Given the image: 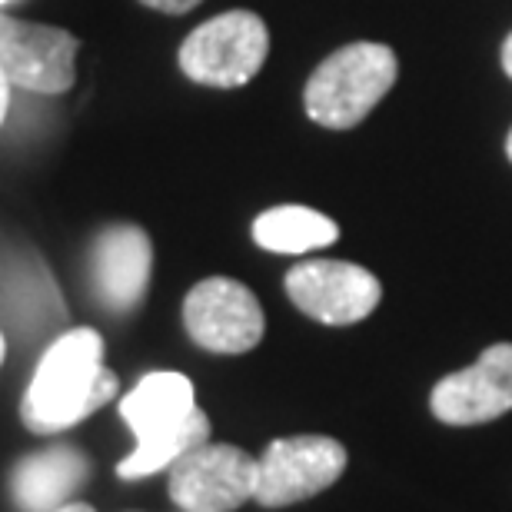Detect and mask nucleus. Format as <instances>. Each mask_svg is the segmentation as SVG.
<instances>
[{"mask_svg": "<svg viewBox=\"0 0 512 512\" xmlns=\"http://www.w3.org/2000/svg\"><path fill=\"white\" fill-rule=\"evenodd\" d=\"M117 376L104 366V336L90 326H77L54 336L30 380L20 419L34 433H60L117 396Z\"/></svg>", "mask_w": 512, "mask_h": 512, "instance_id": "obj_1", "label": "nucleus"}, {"mask_svg": "<svg viewBox=\"0 0 512 512\" xmlns=\"http://www.w3.org/2000/svg\"><path fill=\"white\" fill-rule=\"evenodd\" d=\"M120 416L137 436L133 453L117 466L120 479L163 473L190 449L210 443V416L197 406L193 383L183 373H147L120 399Z\"/></svg>", "mask_w": 512, "mask_h": 512, "instance_id": "obj_2", "label": "nucleus"}, {"mask_svg": "<svg viewBox=\"0 0 512 512\" xmlns=\"http://www.w3.org/2000/svg\"><path fill=\"white\" fill-rule=\"evenodd\" d=\"M396 70V54L386 44L360 40L333 50L306 80V117L326 130L356 127L393 90Z\"/></svg>", "mask_w": 512, "mask_h": 512, "instance_id": "obj_3", "label": "nucleus"}, {"mask_svg": "<svg viewBox=\"0 0 512 512\" xmlns=\"http://www.w3.org/2000/svg\"><path fill=\"white\" fill-rule=\"evenodd\" d=\"M270 54V30L250 10L210 17L180 44V70L203 87H243L260 74Z\"/></svg>", "mask_w": 512, "mask_h": 512, "instance_id": "obj_4", "label": "nucleus"}, {"mask_svg": "<svg viewBox=\"0 0 512 512\" xmlns=\"http://www.w3.org/2000/svg\"><path fill=\"white\" fill-rule=\"evenodd\" d=\"M260 459L227 443H203L170 466V499L183 512H233L256 499Z\"/></svg>", "mask_w": 512, "mask_h": 512, "instance_id": "obj_5", "label": "nucleus"}, {"mask_svg": "<svg viewBox=\"0 0 512 512\" xmlns=\"http://www.w3.org/2000/svg\"><path fill=\"white\" fill-rule=\"evenodd\" d=\"M346 469V449L330 436L273 439L260 456L256 503L283 509L326 493Z\"/></svg>", "mask_w": 512, "mask_h": 512, "instance_id": "obj_6", "label": "nucleus"}, {"mask_svg": "<svg viewBox=\"0 0 512 512\" xmlns=\"http://www.w3.org/2000/svg\"><path fill=\"white\" fill-rule=\"evenodd\" d=\"M183 326L190 340L210 353H247L263 340V306L240 280L210 276L183 300Z\"/></svg>", "mask_w": 512, "mask_h": 512, "instance_id": "obj_7", "label": "nucleus"}, {"mask_svg": "<svg viewBox=\"0 0 512 512\" xmlns=\"http://www.w3.org/2000/svg\"><path fill=\"white\" fill-rule=\"evenodd\" d=\"M283 286L296 310L326 326H350L366 320L383 296L380 280L366 266L346 260L296 263L286 273Z\"/></svg>", "mask_w": 512, "mask_h": 512, "instance_id": "obj_8", "label": "nucleus"}, {"mask_svg": "<svg viewBox=\"0 0 512 512\" xmlns=\"http://www.w3.org/2000/svg\"><path fill=\"white\" fill-rule=\"evenodd\" d=\"M77 37L60 27L4 17L0 24V67L4 80L30 94L57 97L74 87Z\"/></svg>", "mask_w": 512, "mask_h": 512, "instance_id": "obj_9", "label": "nucleus"}, {"mask_svg": "<svg viewBox=\"0 0 512 512\" xmlns=\"http://www.w3.org/2000/svg\"><path fill=\"white\" fill-rule=\"evenodd\" d=\"M429 409L446 426H479L506 416L512 409V343L486 346L473 366L443 376Z\"/></svg>", "mask_w": 512, "mask_h": 512, "instance_id": "obj_10", "label": "nucleus"}, {"mask_svg": "<svg viewBox=\"0 0 512 512\" xmlns=\"http://www.w3.org/2000/svg\"><path fill=\"white\" fill-rule=\"evenodd\" d=\"M153 270L150 237L133 223H110L90 247V280L94 296L110 313L137 310L147 296Z\"/></svg>", "mask_w": 512, "mask_h": 512, "instance_id": "obj_11", "label": "nucleus"}, {"mask_svg": "<svg viewBox=\"0 0 512 512\" xmlns=\"http://www.w3.org/2000/svg\"><path fill=\"white\" fill-rule=\"evenodd\" d=\"M4 316L7 333L20 343H34L50 336L64 323V303H60L57 283L50 280L44 260L30 253H17L4 270Z\"/></svg>", "mask_w": 512, "mask_h": 512, "instance_id": "obj_12", "label": "nucleus"}, {"mask_svg": "<svg viewBox=\"0 0 512 512\" xmlns=\"http://www.w3.org/2000/svg\"><path fill=\"white\" fill-rule=\"evenodd\" d=\"M90 463L74 446H50L30 453L14 469V499L24 512H54L87 479Z\"/></svg>", "mask_w": 512, "mask_h": 512, "instance_id": "obj_13", "label": "nucleus"}, {"mask_svg": "<svg viewBox=\"0 0 512 512\" xmlns=\"http://www.w3.org/2000/svg\"><path fill=\"white\" fill-rule=\"evenodd\" d=\"M253 240L270 253L300 256L323 250L340 240V227L313 207L286 203V207H270L253 220Z\"/></svg>", "mask_w": 512, "mask_h": 512, "instance_id": "obj_14", "label": "nucleus"}, {"mask_svg": "<svg viewBox=\"0 0 512 512\" xmlns=\"http://www.w3.org/2000/svg\"><path fill=\"white\" fill-rule=\"evenodd\" d=\"M143 7H153L160 10V14H187L200 4V0H140Z\"/></svg>", "mask_w": 512, "mask_h": 512, "instance_id": "obj_15", "label": "nucleus"}, {"mask_svg": "<svg viewBox=\"0 0 512 512\" xmlns=\"http://www.w3.org/2000/svg\"><path fill=\"white\" fill-rule=\"evenodd\" d=\"M503 70L512 77V34L506 37V44H503Z\"/></svg>", "mask_w": 512, "mask_h": 512, "instance_id": "obj_16", "label": "nucleus"}, {"mask_svg": "<svg viewBox=\"0 0 512 512\" xmlns=\"http://www.w3.org/2000/svg\"><path fill=\"white\" fill-rule=\"evenodd\" d=\"M54 512H94V509H90L87 503H67V506H60Z\"/></svg>", "mask_w": 512, "mask_h": 512, "instance_id": "obj_17", "label": "nucleus"}, {"mask_svg": "<svg viewBox=\"0 0 512 512\" xmlns=\"http://www.w3.org/2000/svg\"><path fill=\"white\" fill-rule=\"evenodd\" d=\"M506 153H509V160H512V130H509V140H506Z\"/></svg>", "mask_w": 512, "mask_h": 512, "instance_id": "obj_18", "label": "nucleus"}, {"mask_svg": "<svg viewBox=\"0 0 512 512\" xmlns=\"http://www.w3.org/2000/svg\"><path fill=\"white\" fill-rule=\"evenodd\" d=\"M4 4H10V0H4Z\"/></svg>", "mask_w": 512, "mask_h": 512, "instance_id": "obj_19", "label": "nucleus"}]
</instances>
